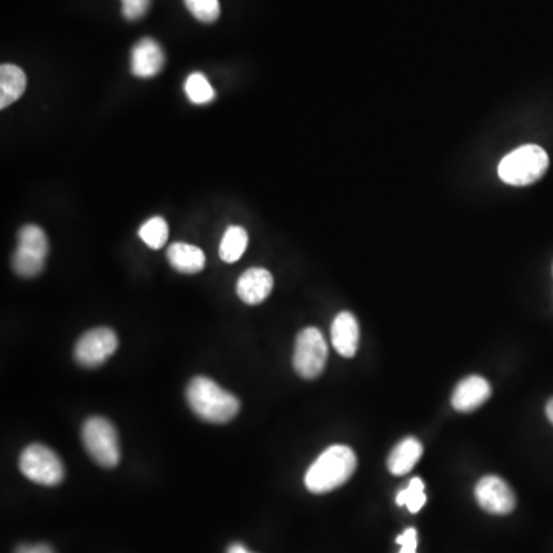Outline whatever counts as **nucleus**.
<instances>
[{
	"label": "nucleus",
	"mask_w": 553,
	"mask_h": 553,
	"mask_svg": "<svg viewBox=\"0 0 553 553\" xmlns=\"http://www.w3.org/2000/svg\"><path fill=\"white\" fill-rule=\"evenodd\" d=\"M186 400L194 414L208 423H228L240 411L237 397L220 388L211 378L196 377L189 381Z\"/></svg>",
	"instance_id": "obj_1"
},
{
	"label": "nucleus",
	"mask_w": 553,
	"mask_h": 553,
	"mask_svg": "<svg viewBox=\"0 0 553 553\" xmlns=\"http://www.w3.org/2000/svg\"><path fill=\"white\" fill-rule=\"evenodd\" d=\"M357 469L354 451L343 444L326 449L306 472L305 484L312 494H326L343 486Z\"/></svg>",
	"instance_id": "obj_2"
},
{
	"label": "nucleus",
	"mask_w": 553,
	"mask_h": 553,
	"mask_svg": "<svg viewBox=\"0 0 553 553\" xmlns=\"http://www.w3.org/2000/svg\"><path fill=\"white\" fill-rule=\"evenodd\" d=\"M549 168V156L538 145H523L498 165V176L507 185L527 186L540 180Z\"/></svg>",
	"instance_id": "obj_3"
},
{
	"label": "nucleus",
	"mask_w": 553,
	"mask_h": 553,
	"mask_svg": "<svg viewBox=\"0 0 553 553\" xmlns=\"http://www.w3.org/2000/svg\"><path fill=\"white\" fill-rule=\"evenodd\" d=\"M83 446L102 467H116L120 461L119 435L110 420L88 418L82 428Z\"/></svg>",
	"instance_id": "obj_4"
},
{
	"label": "nucleus",
	"mask_w": 553,
	"mask_h": 553,
	"mask_svg": "<svg viewBox=\"0 0 553 553\" xmlns=\"http://www.w3.org/2000/svg\"><path fill=\"white\" fill-rule=\"evenodd\" d=\"M19 467L28 480L42 486H57L65 478L59 455L44 444H30L20 455Z\"/></svg>",
	"instance_id": "obj_5"
},
{
	"label": "nucleus",
	"mask_w": 553,
	"mask_h": 553,
	"mask_svg": "<svg viewBox=\"0 0 553 553\" xmlns=\"http://www.w3.org/2000/svg\"><path fill=\"white\" fill-rule=\"evenodd\" d=\"M294 368L306 380L317 378L325 371L328 361V345L317 328H306L297 335L294 349Z\"/></svg>",
	"instance_id": "obj_6"
},
{
	"label": "nucleus",
	"mask_w": 553,
	"mask_h": 553,
	"mask_svg": "<svg viewBox=\"0 0 553 553\" xmlns=\"http://www.w3.org/2000/svg\"><path fill=\"white\" fill-rule=\"evenodd\" d=\"M117 346L119 340L113 329H91L79 338L74 349V357L83 368H97L117 351Z\"/></svg>",
	"instance_id": "obj_7"
},
{
	"label": "nucleus",
	"mask_w": 553,
	"mask_h": 553,
	"mask_svg": "<svg viewBox=\"0 0 553 553\" xmlns=\"http://www.w3.org/2000/svg\"><path fill=\"white\" fill-rule=\"evenodd\" d=\"M475 497L481 509L489 514L507 515L517 506V498L514 491L503 478L489 475L481 478L475 487Z\"/></svg>",
	"instance_id": "obj_8"
},
{
	"label": "nucleus",
	"mask_w": 553,
	"mask_h": 553,
	"mask_svg": "<svg viewBox=\"0 0 553 553\" xmlns=\"http://www.w3.org/2000/svg\"><path fill=\"white\" fill-rule=\"evenodd\" d=\"M165 67V53L159 42L145 37L134 45L131 51V71L134 76L150 79L157 76Z\"/></svg>",
	"instance_id": "obj_9"
},
{
	"label": "nucleus",
	"mask_w": 553,
	"mask_h": 553,
	"mask_svg": "<svg viewBox=\"0 0 553 553\" xmlns=\"http://www.w3.org/2000/svg\"><path fill=\"white\" fill-rule=\"evenodd\" d=\"M492 389L486 378L472 375L458 383L452 395V406L458 412H472L491 398Z\"/></svg>",
	"instance_id": "obj_10"
},
{
	"label": "nucleus",
	"mask_w": 553,
	"mask_h": 553,
	"mask_svg": "<svg viewBox=\"0 0 553 553\" xmlns=\"http://www.w3.org/2000/svg\"><path fill=\"white\" fill-rule=\"evenodd\" d=\"M274 288L271 272L263 268H251L240 275L237 294L246 305H260L268 299Z\"/></svg>",
	"instance_id": "obj_11"
},
{
	"label": "nucleus",
	"mask_w": 553,
	"mask_h": 553,
	"mask_svg": "<svg viewBox=\"0 0 553 553\" xmlns=\"http://www.w3.org/2000/svg\"><path fill=\"white\" fill-rule=\"evenodd\" d=\"M332 345L343 357L351 358L357 354L360 343V326L351 312H342L335 317L331 328Z\"/></svg>",
	"instance_id": "obj_12"
},
{
	"label": "nucleus",
	"mask_w": 553,
	"mask_h": 553,
	"mask_svg": "<svg viewBox=\"0 0 553 553\" xmlns=\"http://www.w3.org/2000/svg\"><path fill=\"white\" fill-rule=\"evenodd\" d=\"M169 265L183 274H197L206 265L202 249L189 243H173L166 251Z\"/></svg>",
	"instance_id": "obj_13"
},
{
	"label": "nucleus",
	"mask_w": 553,
	"mask_h": 553,
	"mask_svg": "<svg viewBox=\"0 0 553 553\" xmlns=\"http://www.w3.org/2000/svg\"><path fill=\"white\" fill-rule=\"evenodd\" d=\"M25 90H27V76L24 70L17 65L4 63L0 67V108L5 110L7 106L13 105L24 96Z\"/></svg>",
	"instance_id": "obj_14"
},
{
	"label": "nucleus",
	"mask_w": 553,
	"mask_h": 553,
	"mask_svg": "<svg viewBox=\"0 0 553 553\" xmlns=\"http://www.w3.org/2000/svg\"><path fill=\"white\" fill-rule=\"evenodd\" d=\"M423 455V446L417 438H404L395 446L388 458V469L394 475H406L414 469Z\"/></svg>",
	"instance_id": "obj_15"
},
{
	"label": "nucleus",
	"mask_w": 553,
	"mask_h": 553,
	"mask_svg": "<svg viewBox=\"0 0 553 553\" xmlns=\"http://www.w3.org/2000/svg\"><path fill=\"white\" fill-rule=\"evenodd\" d=\"M17 240H19L16 249L17 254L45 262L50 245H48L47 234H45L44 229L36 225H25L17 234Z\"/></svg>",
	"instance_id": "obj_16"
},
{
	"label": "nucleus",
	"mask_w": 553,
	"mask_h": 553,
	"mask_svg": "<svg viewBox=\"0 0 553 553\" xmlns=\"http://www.w3.org/2000/svg\"><path fill=\"white\" fill-rule=\"evenodd\" d=\"M248 248V232L242 226H229L220 243V259L226 263H236L242 259Z\"/></svg>",
	"instance_id": "obj_17"
},
{
	"label": "nucleus",
	"mask_w": 553,
	"mask_h": 553,
	"mask_svg": "<svg viewBox=\"0 0 553 553\" xmlns=\"http://www.w3.org/2000/svg\"><path fill=\"white\" fill-rule=\"evenodd\" d=\"M169 228L168 223L162 217H153L148 222L143 223L139 229V237L150 246L151 249H160L168 242Z\"/></svg>",
	"instance_id": "obj_18"
},
{
	"label": "nucleus",
	"mask_w": 553,
	"mask_h": 553,
	"mask_svg": "<svg viewBox=\"0 0 553 553\" xmlns=\"http://www.w3.org/2000/svg\"><path fill=\"white\" fill-rule=\"evenodd\" d=\"M186 96L196 105H206L216 97V91L202 73H193L185 82Z\"/></svg>",
	"instance_id": "obj_19"
},
{
	"label": "nucleus",
	"mask_w": 553,
	"mask_h": 553,
	"mask_svg": "<svg viewBox=\"0 0 553 553\" xmlns=\"http://www.w3.org/2000/svg\"><path fill=\"white\" fill-rule=\"evenodd\" d=\"M426 503V494H424V484L421 478L415 477L409 481L408 487L398 492V506H406L411 514L420 512L421 507Z\"/></svg>",
	"instance_id": "obj_20"
},
{
	"label": "nucleus",
	"mask_w": 553,
	"mask_h": 553,
	"mask_svg": "<svg viewBox=\"0 0 553 553\" xmlns=\"http://www.w3.org/2000/svg\"><path fill=\"white\" fill-rule=\"evenodd\" d=\"M183 2L189 13L203 24H212L220 17L219 0H183Z\"/></svg>",
	"instance_id": "obj_21"
},
{
	"label": "nucleus",
	"mask_w": 553,
	"mask_h": 553,
	"mask_svg": "<svg viewBox=\"0 0 553 553\" xmlns=\"http://www.w3.org/2000/svg\"><path fill=\"white\" fill-rule=\"evenodd\" d=\"M151 0H122V14L126 20H137L150 10Z\"/></svg>",
	"instance_id": "obj_22"
},
{
	"label": "nucleus",
	"mask_w": 553,
	"mask_h": 553,
	"mask_svg": "<svg viewBox=\"0 0 553 553\" xmlns=\"http://www.w3.org/2000/svg\"><path fill=\"white\" fill-rule=\"evenodd\" d=\"M397 543L400 544V553H417V530L409 527L403 535L397 537Z\"/></svg>",
	"instance_id": "obj_23"
},
{
	"label": "nucleus",
	"mask_w": 553,
	"mask_h": 553,
	"mask_svg": "<svg viewBox=\"0 0 553 553\" xmlns=\"http://www.w3.org/2000/svg\"><path fill=\"white\" fill-rule=\"evenodd\" d=\"M16 553H54L48 544H24L16 549Z\"/></svg>",
	"instance_id": "obj_24"
},
{
	"label": "nucleus",
	"mask_w": 553,
	"mask_h": 553,
	"mask_svg": "<svg viewBox=\"0 0 553 553\" xmlns=\"http://www.w3.org/2000/svg\"><path fill=\"white\" fill-rule=\"evenodd\" d=\"M226 553H252V552H249V550L246 549V547L243 546L242 543H234L228 547V550H226Z\"/></svg>",
	"instance_id": "obj_25"
},
{
	"label": "nucleus",
	"mask_w": 553,
	"mask_h": 553,
	"mask_svg": "<svg viewBox=\"0 0 553 553\" xmlns=\"http://www.w3.org/2000/svg\"><path fill=\"white\" fill-rule=\"evenodd\" d=\"M546 414L547 418H549L550 423L553 424V398L552 400H549V403H547Z\"/></svg>",
	"instance_id": "obj_26"
}]
</instances>
